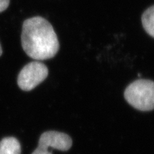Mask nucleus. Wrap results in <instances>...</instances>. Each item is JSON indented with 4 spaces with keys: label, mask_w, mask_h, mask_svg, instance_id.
<instances>
[{
    "label": "nucleus",
    "mask_w": 154,
    "mask_h": 154,
    "mask_svg": "<svg viewBox=\"0 0 154 154\" xmlns=\"http://www.w3.org/2000/svg\"><path fill=\"white\" fill-rule=\"evenodd\" d=\"M2 54V49L1 44H0V57H1Z\"/></svg>",
    "instance_id": "nucleus-8"
},
{
    "label": "nucleus",
    "mask_w": 154,
    "mask_h": 154,
    "mask_svg": "<svg viewBox=\"0 0 154 154\" xmlns=\"http://www.w3.org/2000/svg\"><path fill=\"white\" fill-rule=\"evenodd\" d=\"M0 154H21V145L14 137L5 138L0 141Z\"/></svg>",
    "instance_id": "nucleus-5"
},
{
    "label": "nucleus",
    "mask_w": 154,
    "mask_h": 154,
    "mask_svg": "<svg viewBox=\"0 0 154 154\" xmlns=\"http://www.w3.org/2000/svg\"><path fill=\"white\" fill-rule=\"evenodd\" d=\"M141 20L144 29L154 38V5L144 11Z\"/></svg>",
    "instance_id": "nucleus-6"
},
{
    "label": "nucleus",
    "mask_w": 154,
    "mask_h": 154,
    "mask_svg": "<svg viewBox=\"0 0 154 154\" xmlns=\"http://www.w3.org/2000/svg\"><path fill=\"white\" fill-rule=\"evenodd\" d=\"M125 99L135 109L142 111L154 109V82L148 79L135 81L126 88Z\"/></svg>",
    "instance_id": "nucleus-2"
},
{
    "label": "nucleus",
    "mask_w": 154,
    "mask_h": 154,
    "mask_svg": "<svg viewBox=\"0 0 154 154\" xmlns=\"http://www.w3.org/2000/svg\"><path fill=\"white\" fill-rule=\"evenodd\" d=\"M72 146V138L66 134L54 131L44 132L40 136L38 147L32 154H52L48 151L49 148L66 151Z\"/></svg>",
    "instance_id": "nucleus-4"
},
{
    "label": "nucleus",
    "mask_w": 154,
    "mask_h": 154,
    "mask_svg": "<svg viewBox=\"0 0 154 154\" xmlns=\"http://www.w3.org/2000/svg\"><path fill=\"white\" fill-rule=\"evenodd\" d=\"M49 74L47 66L39 61L27 63L19 72L17 83L23 91H31L47 78Z\"/></svg>",
    "instance_id": "nucleus-3"
},
{
    "label": "nucleus",
    "mask_w": 154,
    "mask_h": 154,
    "mask_svg": "<svg viewBox=\"0 0 154 154\" xmlns=\"http://www.w3.org/2000/svg\"><path fill=\"white\" fill-rule=\"evenodd\" d=\"M10 0H0V13L8 8Z\"/></svg>",
    "instance_id": "nucleus-7"
},
{
    "label": "nucleus",
    "mask_w": 154,
    "mask_h": 154,
    "mask_svg": "<svg viewBox=\"0 0 154 154\" xmlns=\"http://www.w3.org/2000/svg\"><path fill=\"white\" fill-rule=\"evenodd\" d=\"M22 46L29 57L38 61L51 59L59 49L53 26L42 17H32L23 23Z\"/></svg>",
    "instance_id": "nucleus-1"
}]
</instances>
